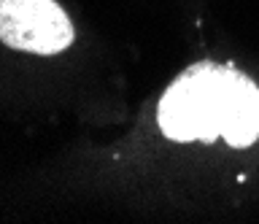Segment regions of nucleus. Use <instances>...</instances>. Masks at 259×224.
<instances>
[{"instance_id": "f03ea898", "label": "nucleus", "mask_w": 259, "mask_h": 224, "mask_svg": "<svg viewBox=\"0 0 259 224\" xmlns=\"http://www.w3.org/2000/svg\"><path fill=\"white\" fill-rule=\"evenodd\" d=\"M73 38L76 30L54 0H0V43L52 57L68 49Z\"/></svg>"}, {"instance_id": "f257e3e1", "label": "nucleus", "mask_w": 259, "mask_h": 224, "mask_svg": "<svg viewBox=\"0 0 259 224\" xmlns=\"http://www.w3.org/2000/svg\"><path fill=\"white\" fill-rule=\"evenodd\" d=\"M157 124L178 143L222 138L246 149L259 141V86L230 65L197 62L159 98Z\"/></svg>"}]
</instances>
